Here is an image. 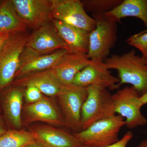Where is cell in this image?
Segmentation results:
<instances>
[{
    "label": "cell",
    "instance_id": "1",
    "mask_svg": "<svg viewBox=\"0 0 147 147\" xmlns=\"http://www.w3.org/2000/svg\"><path fill=\"white\" fill-rule=\"evenodd\" d=\"M147 61L132 50L121 55H112L104 62L108 69H115L118 72L119 87L123 84H131L142 95L147 91Z\"/></svg>",
    "mask_w": 147,
    "mask_h": 147
},
{
    "label": "cell",
    "instance_id": "2",
    "mask_svg": "<svg viewBox=\"0 0 147 147\" xmlns=\"http://www.w3.org/2000/svg\"><path fill=\"white\" fill-rule=\"evenodd\" d=\"M86 88L88 95L81 112L82 130L97 121L116 115L113 95L108 89L96 86Z\"/></svg>",
    "mask_w": 147,
    "mask_h": 147
},
{
    "label": "cell",
    "instance_id": "3",
    "mask_svg": "<svg viewBox=\"0 0 147 147\" xmlns=\"http://www.w3.org/2000/svg\"><path fill=\"white\" fill-rule=\"evenodd\" d=\"M125 121L117 115L97 121L88 128L74 134L84 146L105 147L119 141V133Z\"/></svg>",
    "mask_w": 147,
    "mask_h": 147
},
{
    "label": "cell",
    "instance_id": "4",
    "mask_svg": "<svg viewBox=\"0 0 147 147\" xmlns=\"http://www.w3.org/2000/svg\"><path fill=\"white\" fill-rule=\"evenodd\" d=\"M30 35L27 31L11 34L0 50V89L7 86L15 78Z\"/></svg>",
    "mask_w": 147,
    "mask_h": 147
},
{
    "label": "cell",
    "instance_id": "5",
    "mask_svg": "<svg viewBox=\"0 0 147 147\" xmlns=\"http://www.w3.org/2000/svg\"><path fill=\"white\" fill-rule=\"evenodd\" d=\"M96 26L89 35L88 52L90 59L98 58L105 60L118 40L117 23L104 14H92Z\"/></svg>",
    "mask_w": 147,
    "mask_h": 147
},
{
    "label": "cell",
    "instance_id": "6",
    "mask_svg": "<svg viewBox=\"0 0 147 147\" xmlns=\"http://www.w3.org/2000/svg\"><path fill=\"white\" fill-rule=\"evenodd\" d=\"M51 19L62 21L90 33L96 21L84 9L80 0H51Z\"/></svg>",
    "mask_w": 147,
    "mask_h": 147
},
{
    "label": "cell",
    "instance_id": "7",
    "mask_svg": "<svg viewBox=\"0 0 147 147\" xmlns=\"http://www.w3.org/2000/svg\"><path fill=\"white\" fill-rule=\"evenodd\" d=\"M140 96L132 86L125 87L113 95L115 112L125 119L127 128L133 129L147 124V119L141 112L143 105Z\"/></svg>",
    "mask_w": 147,
    "mask_h": 147
},
{
    "label": "cell",
    "instance_id": "8",
    "mask_svg": "<svg viewBox=\"0 0 147 147\" xmlns=\"http://www.w3.org/2000/svg\"><path fill=\"white\" fill-rule=\"evenodd\" d=\"M86 87L71 84L65 86L57 96L64 115L66 126L74 130L81 129V112L87 97Z\"/></svg>",
    "mask_w": 147,
    "mask_h": 147
},
{
    "label": "cell",
    "instance_id": "9",
    "mask_svg": "<svg viewBox=\"0 0 147 147\" xmlns=\"http://www.w3.org/2000/svg\"><path fill=\"white\" fill-rule=\"evenodd\" d=\"M119 77L112 75L104 61L98 58L90 59V63L74 77L73 84L82 87L98 86L111 90L119 88Z\"/></svg>",
    "mask_w": 147,
    "mask_h": 147
},
{
    "label": "cell",
    "instance_id": "10",
    "mask_svg": "<svg viewBox=\"0 0 147 147\" xmlns=\"http://www.w3.org/2000/svg\"><path fill=\"white\" fill-rule=\"evenodd\" d=\"M18 16L28 28L35 30L51 21V0H11Z\"/></svg>",
    "mask_w": 147,
    "mask_h": 147
},
{
    "label": "cell",
    "instance_id": "11",
    "mask_svg": "<svg viewBox=\"0 0 147 147\" xmlns=\"http://www.w3.org/2000/svg\"><path fill=\"white\" fill-rule=\"evenodd\" d=\"M68 51L61 49L49 54L38 53L26 46L21 55L20 65L15 77L50 69Z\"/></svg>",
    "mask_w": 147,
    "mask_h": 147
},
{
    "label": "cell",
    "instance_id": "12",
    "mask_svg": "<svg viewBox=\"0 0 147 147\" xmlns=\"http://www.w3.org/2000/svg\"><path fill=\"white\" fill-rule=\"evenodd\" d=\"M87 54L67 52L50 71L59 83L63 86L73 84L74 79L79 71L90 63Z\"/></svg>",
    "mask_w": 147,
    "mask_h": 147
},
{
    "label": "cell",
    "instance_id": "13",
    "mask_svg": "<svg viewBox=\"0 0 147 147\" xmlns=\"http://www.w3.org/2000/svg\"><path fill=\"white\" fill-rule=\"evenodd\" d=\"M26 46L42 54L66 50L65 45L57 30L50 23L35 30L30 34Z\"/></svg>",
    "mask_w": 147,
    "mask_h": 147
},
{
    "label": "cell",
    "instance_id": "14",
    "mask_svg": "<svg viewBox=\"0 0 147 147\" xmlns=\"http://www.w3.org/2000/svg\"><path fill=\"white\" fill-rule=\"evenodd\" d=\"M69 52L88 54L90 32L62 21L51 19Z\"/></svg>",
    "mask_w": 147,
    "mask_h": 147
},
{
    "label": "cell",
    "instance_id": "15",
    "mask_svg": "<svg viewBox=\"0 0 147 147\" xmlns=\"http://www.w3.org/2000/svg\"><path fill=\"white\" fill-rule=\"evenodd\" d=\"M31 131L38 142L45 147H83L74 134L46 126L32 127Z\"/></svg>",
    "mask_w": 147,
    "mask_h": 147
},
{
    "label": "cell",
    "instance_id": "16",
    "mask_svg": "<svg viewBox=\"0 0 147 147\" xmlns=\"http://www.w3.org/2000/svg\"><path fill=\"white\" fill-rule=\"evenodd\" d=\"M13 85L16 87H36L42 93L50 96H57L65 86L54 78L50 69L21 76Z\"/></svg>",
    "mask_w": 147,
    "mask_h": 147
},
{
    "label": "cell",
    "instance_id": "17",
    "mask_svg": "<svg viewBox=\"0 0 147 147\" xmlns=\"http://www.w3.org/2000/svg\"><path fill=\"white\" fill-rule=\"evenodd\" d=\"M104 14L117 23L125 17H136L147 28V0H123L118 6Z\"/></svg>",
    "mask_w": 147,
    "mask_h": 147
},
{
    "label": "cell",
    "instance_id": "18",
    "mask_svg": "<svg viewBox=\"0 0 147 147\" xmlns=\"http://www.w3.org/2000/svg\"><path fill=\"white\" fill-rule=\"evenodd\" d=\"M26 110L29 119L32 121H42L56 125H66L64 118L45 98L28 105Z\"/></svg>",
    "mask_w": 147,
    "mask_h": 147
},
{
    "label": "cell",
    "instance_id": "19",
    "mask_svg": "<svg viewBox=\"0 0 147 147\" xmlns=\"http://www.w3.org/2000/svg\"><path fill=\"white\" fill-rule=\"evenodd\" d=\"M28 27L18 16L11 0L0 4V35L27 31Z\"/></svg>",
    "mask_w": 147,
    "mask_h": 147
},
{
    "label": "cell",
    "instance_id": "20",
    "mask_svg": "<svg viewBox=\"0 0 147 147\" xmlns=\"http://www.w3.org/2000/svg\"><path fill=\"white\" fill-rule=\"evenodd\" d=\"M23 97L21 90L14 88L7 92L4 98L3 108L6 117L16 128H20L22 125L21 115Z\"/></svg>",
    "mask_w": 147,
    "mask_h": 147
},
{
    "label": "cell",
    "instance_id": "21",
    "mask_svg": "<svg viewBox=\"0 0 147 147\" xmlns=\"http://www.w3.org/2000/svg\"><path fill=\"white\" fill-rule=\"evenodd\" d=\"M37 142L31 131L10 130L0 136V147H24Z\"/></svg>",
    "mask_w": 147,
    "mask_h": 147
},
{
    "label": "cell",
    "instance_id": "22",
    "mask_svg": "<svg viewBox=\"0 0 147 147\" xmlns=\"http://www.w3.org/2000/svg\"><path fill=\"white\" fill-rule=\"evenodd\" d=\"M123 0H84L82 1L86 12L92 14H104L113 10Z\"/></svg>",
    "mask_w": 147,
    "mask_h": 147
},
{
    "label": "cell",
    "instance_id": "23",
    "mask_svg": "<svg viewBox=\"0 0 147 147\" xmlns=\"http://www.w3.org/2000/svg\"><path fill=\"white\" fill-rule=\"evenodd\" d=\"M126 42L139 50L142 56L147 59V30L131 36L127 39Z\"/></svg>",
    "mask_w": 147,
    "mask_h": 147
},
{
    "label": "cell",
    "instance_id": "24",
    "mask_svg": "<svg viewBox=\"0 0 147 147\" xmlns=\"http://www.w3.org/2000/svg\"><path fill=\"white\" fill-rule=\"evenodd\" d=\"M25 94L27 101L32 103L37 102L43 97L42 92L34 87H26Z\"/></svg>",
    "mask_w": 147,
    "mask_h": 147
},
{
    "label": "cell",
    "instance_id": "25",
    "mask_svg": "<svg viewBox=\"0 0 147 147\" xmlns=\"http://www.w3.org/2000/svg\"><path fill=\"white\" fill-rule=\"evenodd\" d=\"M133 137V134L132 132L131 131H128L124 135L121 139L119 140L118 142L113 145L105 147H126L129 142L131 141Z\"/></svg>",
    "mask_w": 147,
    "mask_h": 147
},
{
    "label": "cell",
    "instance_id": "26",
    "mask_svg": "<svg viewBox=\"0 0 147 147\" xmlns=\"http://www.w3.org/2000/svg\"><path fill=\"white\" fill-rule=\"evenodd\" d=\"M11 34H3L0 35V50L1 49L6 40Z\"/></svg>",
    "mask_w": 147,
    "mask_h": 147
},
{
    "label": "cell",
    "instance_id": "27",
    "mask_svg": "<svg viewBox=\"0 0 147 147\" xmlns=\"http://www.w3.org/2000/svg\"><path fill=\"white\" fill-rule=\"evenodd\" d=\"M140 99L143 106L147 104V91L140 96Z\"/></svg>",
    "mask_w": 147,
    "mask_h": 147
},
{
    "label": "cell",
    "instance_id": "28",
    "mask_svg": "<svg viewBox=\"0 0 147 147\" xmlns=\"http://www.w3.org/2000/svg\"><path fill=\"white\" fill-rule=\"evenodd\" d=\"M24 147H45L44 146L40 144L39 142H38L37 141L34 143L30 144Z\"/></svg>",
    "mask_w": 147,
    "mask_h": 147
},
{
    "label": "cell",
    "instance_id": "29",
    "mask_svg": "<svg viewBox=\"0 0 147 147\" xmlns=\"http://www.w3.org/2000/svg\"><path fill=\"white\" fill-rule=\"evenodd\" d=\"M6 131L4 126L2 122L0 120V136H1L3 134H4Z\"/></svg>",
    "mask_w": 147,
    "mask_h": 147
},
{
    "label": "cell",
    "instance_id": "30",
    "mask_svg": "<svg viewBox=\"0 0 147 147\" xmlns=\"http://www.w3.org/2000/svg\"><path fill=\"white\" fill-rule=\"evenodd\" d=\"M137 147H147V139L143 140Z\"/></svg>",
    "mask_w": 147,
    "mask_h": 147
},
{
    "label": "cell",
    "instance_id": "31",
    "mask_svg": "<svg viewBox=\"0 0 147 147\" xmlns=\"http://www.w3.org/2000/svg\"><path fill=\"white\" fill-rule=\"evenodd\" d=\"M2 1H1V0H0V4L2 2Z\"/></svg>",
    "mask_w": 147,
    "mask_h": 147
},
{
    "label": "cell",
    "instance_id": "32",
    "mask_svg": "<svg viewBox=\"0 0 147 147\" xmlns=\"http://www.w3.org/2000/svg\"><path fill=\"white\" fill-rule=\"evenodd\" d=\"M146 63H147V62H146Z\"/></svg>",
    "mask_w": 147,
    "mask_h": 147
},
{
    "label": "cell",
    "instance_id": "33",
    "mask_svg": "<svg viewBox=\"0 0 147 147\" xmlns=\"http://www.w3.org/2000/svg\"></svg>",
    "mask_w": 147,
    "mask_h": 147
},
{
    "label": "cell",
    "instance_id": "34",
    "mask_svg": "<svg viewBox=\"0 0 147 147\" xmlns=\"http://www.w3.org/2000/svg\"><path fill=\"white\" fill-rule=\"evenodd\" d=\"M146 30H147V29H146Z\"/></svg>",
    "mask_w": 147,
    "mask_h": 147
}]
</instances>
